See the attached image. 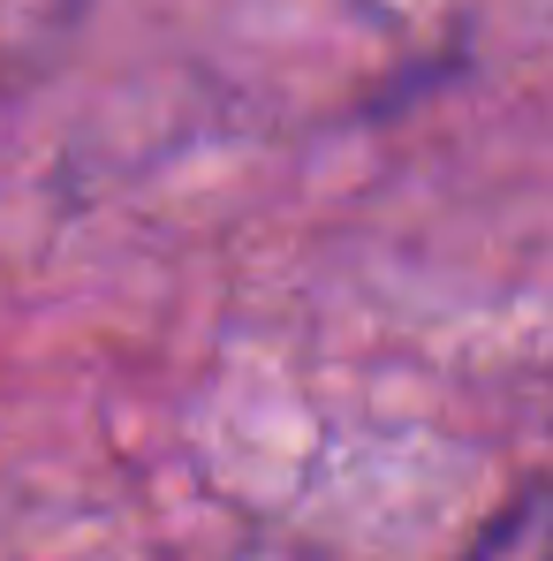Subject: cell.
I'll return each instance as SVG.
<instances>
[{
	"mask_svg": "<svg viewBox=\"0 0 553 561\" xmlns=\"http://www.w3.org/2000/svg\"><path fill=\"white\" fill-rule=\"evenodd\" d=\"M462 561H553V478L531 485V493H516V501L470 539Z\"/></svg>",
	"mask_w": 553,
	"mask_h": 561,
	"instance_id": "1",
	"label": "cell"
}]
</instances>
